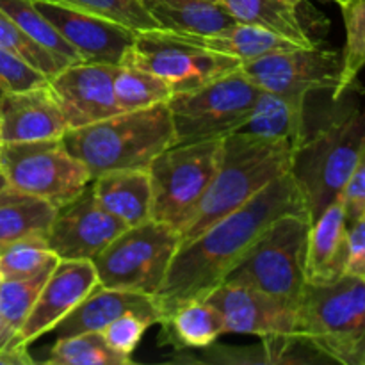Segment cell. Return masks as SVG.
<instances>
[{
	"instance_id": "1",
	"label": "cell",
	"mask_w": 365,
	"mask_h": 365,
	"mask_svg": "<svg viewBox=\"0 0 365 365\" xmlns=\"http://www.w3.org/2000/svg\"><path fill=\"white\" fill-rule=\"evenodd\" d=\"M302 212L309 214L305 198L294 177L287 173L192 241L178 246L166 278L153 296L160 321L180 303L205 299L248 257L274 221L285 214Z\"/></svg>"
},
{
	"instance_id": "2",
	"label": "cell",
	"mask_w": 365,
	"mask_h": 365,
	"mask_svg": "<svg viewBox=\"0 0 365 365\" xmlns=\"http://www.w3.org/2000/svg\"><path fill=\"white\" fill-rule=\"evenodd\" d=\"M294 150L291 141H273L242 132L223 138L220 166L202 202L178 230L180 245L248 203L271 182L291 173Z\"/></svg>"
},
{
	"instance_id": "3",
	"label": "cell",
	"mask_w": 365,
	"mask_h": 365,
	"mask_svg": "<svg viewBox=\"0 0 365 365\" xmlns=\"http://www.w3.org/2000/svg\"><path fill=\"white\" fill-rule=\"evenodd\" d=\"M61 139L95 178L114 170H148L160 152L175 145V132L166 102L70 128Z\"/></svg>"
},
{
	"instance_id": "4",
	"label": "cell",
	"mask_w": 365,
	"mask_h": 365,
	"mask_svg": "<svg viewBox=\"0 0 365 365\" xmlns=\"http://www.w3.org/2000/svg\"><path fill=\"white\" fill-rule=\"evenodd\" d=\"M365 150V110H349L323 125L296 146L291 175L294 177L310 220L341 198Z\"/></svg>"
},
{
	"instance_id": "5",
	"label": "cell",
	"mask_w": 365,
	"mask_h": 365,
	"mask_svg": "<svg viewBox=\"0 0 365 365\" xmlns=\"http://www.w3.org/2000/svg\"><path fill=\"white\" fill-rule=\"evenodd\" d=\"M364 321V278L344 274L331 284H307L296 307V341L349 365Z\"/></svg>"
},
{
	"instance_id": "6",
	"label": "cell",
	"mask_w": 365,
	"mask_h": 365,
	"mask_svg": "<svg viewBox=\"0 0 365 365\" xmlns=\"http://www.w3.org/2000/svg\"><path fill=\"white\" fill-rule=\"evenodd\" d=\"M312 220L307 212L274 221L225 282L248 285L298 307L307 285V241Z\"/></svg>"
},
{
	"instance_id": "7",
	"label": "cell",
	"mask_w": 365,
	"mask_h": 365,
	"mask_svg": "<svg viewBox=\"0 0 365 365\" xmlns=\"http://www.w3.org/2000/svg\"><path fill=\"white\" fill-rule=\"evenodd\" d=\"M223 139L173 145L148 168L153 221L180 230L202 202L221 160Z\"/></svg>"
},
{
	"instance_id": "8",
	"label": "cell",
	"mask_w": 365,
	"mask_h": 365,
	"mask_svg": "<svg viewBox=\"0 0 365 365\" xmlns=\"http://www.w3.org/2000/svg\"><path fill=\"white\" fill-rule=\"evenodd\" d=\"M260 88L241 66L191 91L175 93L170 100L175 145L223 139L235 134L248 118Z\"/></svg>"
},
{
	"instance_id": "9",
	"label": "cell",
	"mask_w": 365,
	"mask_h": 365,
	"mask_svg": "<svg viewBox=\"0 0 365 365\" xmlns=\"http://www.w3.org/2000/svg\"><path fill=\"white\" fill-rule=\"evenodd\" d=\"M180 237L159 221L128 227L91 260L98 284L120 291L155 296L166 278Z\"/></svg>"
},
{
	"instance_id": "10",
	"label": "cell",
	"mask_w": 365,
	"mask_h": 365,
	"mask_svg": "<svg viewBox=\"0 0 365 365\" xmlns=\"http://www.w3.org/2000/svg\"><path fill=\"white\" fill-rule=\"evenodd\" d=\"M0 170L7 184L61 207L93 180L88 168L68 152L63 139L0 143Z\"/></svg>"
},
{
	"instance_id": "11",
	"label": "cell",
	"mask_w": 365,
	"mask_h": 365,
	"mask_svg": "<svg viewBox=\"0 0 365 365\" xmlns=\"http://www.w3.org/2000/svg\"><path fill=\"white\" fill-rule=\"evenodd\" d=\"M166 81L175 93L191 91L241 66V61L202 48L166 29L135 31L123 63Z\"/></svg>"
},
{
	"instance_id": "12",
	"label": "cell",
	"mask_w": 365,
	"mask_h": 365,
	"mask_svg": "<svg viewBox=\"0 0 365 365\" xmlns=\"http://www.w3.org/2000/svg\"><path fill=\"white\" fill-rule=\"evenodd\" d=\"M341 53L324 48L319 43L314 46L278 50L241 63V70L257 88L284 96L299 106H305L310 93L321 89L334 91L341 77Z\"/></svg>"
},
{
	"instance_id": "13",
	"label": "cell",
	"mask_w": 365,
	"mask_h": 365,
	"mask_svg": "<svg viewBox=\"0 0 365 365\" xmlns=\"http://www.w3.org/2000/svg\"><path fill=\"white\" fill-rule=\"evenodd\" d=\"M205 299L220 312L225 334L255 335L274 346L298 342L296 307L284 299L234 282H223Z\"/></svg>"
},
{
	"instance_id": "14",
	"label": "cell",
	"mask_w": 365,
	"mask_h": 365,
	"mask_svg": "<svg viewBox=\"0 0 365 365\" xmlns=\"http://www.w3.org/2000/svg\"><path fill=\"white\" fill-rule=\"evenodd\" d=\"M127 228L100 205L89 182L84 191L57 207L45 239L59 260H93Z\"/></svg>"
},
{
	"instance_id": "15",
	"label": "cell",
	"mask_w": 365,
	"mask_h": 365,
	"mask_svg": "<svg viewBox=\"0 0 365 365\" xmlns=\"http://www.w3.org/2000/svg\"><path fill=\"white\" fill-rule=\"evenodd\" d=\"M32 4L82 61L118 66L134 43L135 31L120 21L53 0H32Z\"/></svg>"
},
{
	"instance_id": "16",
	"label": "cell",
	"mask_w": 365,
	"mask_h": 365,
	"mask_svg": "<svg viewBox=\"0 0 365 365\" xmlns=\"http://www.w3.org/2000/svg\"><path fill=\"white\" fill-rule=\"evenodd\" d=\"M114 64L78 61L48 78L68 130L121 113L114 96Z\"/></svg>"
},
{
	"instance_id": "17",
	"label": "cell",
	"mask_w": 365,
	"mask_h": 365,
	"mask_svg": "<svg viewBox=\"0 0 365 365\" xmlns=\"http://www.w3.org/2000/svg\"><path fill=\"white\" fill-rule=\"evenodd\" d=\"M98 285L91 260H59L41 287L31 314L16 335V346H29L73 312Z\"/></svg>"
},
{
	"instance_id": "18",
	"label": "cell",
	"mask_w": 365,
	"mask_h": 365,
	"mask_svg": "<svg viewBox=\"0 0 365 365\" xmlns=\"http://www.w3.org/2000/svg\"><path fill=\"white\" fill-rule=\"evenodd\" d=\"M64 114L50 86L4 93L0 98V143L63 138Z\"/></svg>"
},
{
	"instance_id": "19",
	"label": "cell",
	"mask_w": 365,
	"mask_h": 365,
	"mask_svg": "<svg viewBox=\"0 0 365 365\" xmlns=\"http://www.w3.org/2000/svg\"><path fill=\"white\" fill-rule=\"evenodd\" d=\"M348 220L337 198L312 221L307 241V284H331L346 274Z\"/></svg>"
},
{
	"instance_id": "20",
	"label": "cell",
	"mask_w": 365,
	"mask_h": 365,
	"mask_svg": "<svg viewBox=\"0 0 365 365\" xmlns=\"http://www.w3.org/2000/svg\"><path fill=\"white\" fill-rule=\"evenodd\" d=\"M127 312H138L152 317L157 324L160 323V314L157 310L153 298L141 292L120 291L96 285L84 302L71 314H68L56 327L57 337L86 334V331H102L116 317Z\"/></svg>"
},
{
	"instance_id": "21",
	"label": "cell",
	"mask_w": 365,
	"mask_h": 365,
	"mask_svg": "<svg viewBox=\"0 0 365 365\" xmlns=\"http://www.w3.org/2000/svg\"><path fill=\"white\" fill-rule=\"evenodd\" d=\"M100 205L127 227L152 220V185L148 170H114L91 180Z\"/></svg>"
},
{
	"instance_id": "22",
	"label": "cell",
	"mask_w": 365,
	"mask_h": 365,
	"mask_svg": "<svg viewBox=\"0 0 365 365\" xmlns=\"http://www.w3.org/2000/svg\"><path fill=\"white\" fill-rule=\"evenodd\" d=\"M160 29L177 34L210 36L235 25L230 13L216 0H141Z\"/></svg>"
},
{
	"instance_id": "23",
	"label": "cell",
	"mask_w": 365,
	"mask_h": 365,
	"mask_svg": "<svg viewBox=\"0 0 365 365\" xmlns=\"http://www.w3.org/2000/svg\"><path fill=\"white\" fill-rule=\"evenodd\" d=\"M237 24L255 25L298 46L317 45L307 31L299 6L305 0H220Z\"/></svg>"
},
{
	"instance_id": "24",
	"label": "cell",
	"mask_w": 365,
	"mask_h": 365,
	"mask_svg": "<svg viewBox=\"0 0 365 365\" xmlns=\"http://www.w3.org/2000/svg\"><path fill=\"white\" fill-rule=\"evenodd\" d=\"M159 324L160 344L173 346L177 351L210 348L225 334L220 312L207 299L180 303Z\"/></svg>"
},
{
	"instance_id": "25",
	"label": "cell",
	"mask_w": 365,
	"mask_h": 365,
	"mask_svg": "<svg viewBox=\"0 0 365 365\" xmlns=\"http://www.w3.org/2000/svg\"><path fill=\"white\" fill-rule=\"evenodd\" d=\"M305 106L260 89L248 118L237 132L273 141H291L298 146L305 139Z\"/></svg>"
},
{
	"instance_id": "26",
	"label": "cell",
	"mask_w": 365,
	"mask_h": 365,
	"mask_svg": "<svg viewBox=\"0 0 365 365\" xmlns=\"http://www.w3.org/2000/svg\"><path fill=\"white\" fill-rule=\"evenodd\" d=\"M56 210L46 200L7 184L0 191V248L31 235H46Z\"/></svg>"
},
{
	"instance_id": "27",
	"label": "cell",
	"mask_w": 365,
	"mask_h": 365,
	"mask_svg": "<svg viewBox=\"0 0 365 365\" xmlns=\"http://www.w3.org/2000/svg\"><path fill=\"white\" fill-rule=\"evenodd\" d=\"M180 36L187 41L202 46V48L235 57L241 63L259 59V57L278 52V50H291L298 46L289 39L282 38V36L266 31V29L245 24H235L227 31L210 36Z\"/></svg>"
},
{
	"instance_id": "28",
	"label": "cell",
	"mask_w": 365,
	"mask_h": 365,
	"mask_svg": "<svg viewBox=\"0 0 365 365\" xmlns=\"http://www.w3.org/2000/svg\"><path fill=\"white\" fill-rule=\"evenodd\" d=\"M114 96L121 113L166 103L173 89L166 81L130 64H118L114 70Z\"/></svg>"
},
{
	"instance_id": "29",
	"label": "cell",
	"mask_w": 365,
	"mask_h": 365,
	"mask_svg": "<svg viewBox=\"0 0 365 365\" xmlns=\"http://www.w3.org/2000/svg\"><path fill=\"white\" fill-rule=\"evenodd\" d=\"M342 20L346 27V45L342 50V66L334 100L337 102L356 84V77L365 66V0H341Z\"/></svg>"
},
{
	"instance_id": "30",
	"label": "cell",
	"mask_w": 365,
	"mask_h": 365,
	"mask_svg": "<svg viewBox=\"0 0 365 365\" xmlns=\"http://www.w3.org/2000/svg\"><path fill=\"white\" fill-rule=\"evenodd\" d=\"M46 362L52 365H132L134 360L114 353L98 331H86L57 337Z\"/></svg>"
},
{
	"instance_id": "31",
	"label": "cell",
	"mask_w": 365,
	"mask_h": 365,
	"mask_svg": "<svg viewBox=\"0 0 365 365\" xmlns=\"http://www.w3.org/2000/svg\"><path fill=\"white\" fill-rule=\"evenodd\" d=\"M59 257L48 248L45 235L18 239L0 248V273L4 280H18L53 269Z\"/></svg>"
},
{
	"instance_id": "32",
	"label": "cell",
	"mask_w": 365,
	"mask_h": 365,
	"mask_svg": "<svg viewBox=\"0 0 365 365\" xmlns=\"http://www.w3.org/2000/svg\"><path fill=\"white\" fill-rule=\"evenodd\" d=\"M52 271L53 269H46L32 277L18 278V280H4L0 285V319L6 330L14 337V342H16L21 324L31 314L41 287Z\"/></svg>"
},
{
	"instance_id": "33",
	"label": "cell",
	"mask_w": 365,
	"mask_h": 365,
	"mask_svg": "<svg viewBox=\"0 0 365 365\" xmlns=\"http://www.w3.org/2000/svg\"><path fill=\"white\" fill-rule=\"evenodd\" d=\"M0 11L6 13L25 34L31 36L46 50L68 57L75 63L82 61L78 53L64 41L63 36L52 27V24L39 13L32 0H0Z\"/></svg>"
},
{
	"instance_id": "34",
	"label": "cell",
	"mask_w": 365,
	"mask_h": 365,
	"mask_svg": "<svg viewBox=\"0 0 365 365\" xmlns=\"http://www.w3.org/2000/svg\"><path fill=\"white\" fill-rule=\"evenodd\" d=\"M0 48L7 50V52L24 59L32 68L41 71L46 78H52L53 75L59 73L68 64L75 63V61L59 56V53L50 52L45 46L36 43L31 36L25 34L2 11H0Z\"/></svg>"
},
{
	"instance_id": "35",
	"label": "cell",
	"mask_w": 365,
	"mask_h": 365,
	"mask_svg": "<svg viewBox=\"0 0 365 365\" xmlns=\"http://www.w3.org/2000/svg\"><path fill=\"white\" fill-rule=\"evenodd\" d=\"M53 2L100 14L109 20L120 21L134 31L159 27L141 0H53Z\"/></svg>"
},
{
	"instance_id": "36",
	"label": "cell",
	"mask_w": 365,
	"mask_h": 365,
	"mask_svg": "<svg viewBox=\"0 0 365 365\" xmlns=\"http://www.w3.org/2000/svg\"><path fill=\"white\" fill-rule=\"evenodd\" d=\"M157 324L152 317H146L138 312H127L123 316L116 317L113 323L107 324L100 335L103 342L125 359H132L134 351L138 349L139 342L143 341L145 334L150 327Z\"/></svg>"
},
{
	"instance_id": "37",
	"label": "cell",
	"mask_w": 365,
	"mask_h": 365,
	"mask_svg": "<svg viewBox=\"0 0 365 365\" xmlns=\"http://www.w3.org/2000/svg\"><path fill=\"white\" fill-rule=\"evenodd\" d=\"M48 84V78L14 53L0 48V89L4 93L25 91Z\"/></svg>"
},
{
	"instance_id": "38",
	"label": "cell",
	"mask_w": 365,
	"mask_h": 365,
	"mask_svg": "<svg viewBox=\"0 0 365 365\" xmlns=\"http://www.w3.org/2000/svg\"><path fill=\"white\" fill-rule=\"evenodd\" d=\"M342 203H344L346 220L353 221L365 214V150L353 170L351 178L342 191Z\"/></svg>"
},
{
	"instance_id": "39",
	"label": "cell",
	"mask_w": 365,
	"mask_h": 365,
	"mask_svg": "<svg viewBox=\"0 0 365 365\" xmlns=\"http://www.w3.org/2000/svg\"><path fill=\"white\" fill-rule=\"evenodd\" d=\"M346 274L365 280V214L348 223Z\"/></svg>"
},
{
	"instance_id": "40",
	"label": "cell",
	"mask_w": 365,
	"mask_h": 365,
	"mask_svg": "<svg viewBox=\"0 0 365 365\" xmlns=\"http://www.w3.org/2000/svg\"><path fill=\"white\" fill-rule=\"evenodd\" d=\"M34 359L29 355L27 346L0 349V365H31Z\"/></svg>"
},
{
	"instance_id": "41",
	"label": "cell",
	"mask_w": 365,
	"mask_h": 365,
	"mask_svg": "<svg viewBox=\"0 0 365 365\" xmlns=\"http://www.w3.org/2000/svg\"><path fill=\"white\" fill-rule=\"evenodd\" d=\"M349 365H365V321H364L362 334H360L355 349H353L351 362H349Z\"/></svg>"
},
{
	"instance_id": "42",
	"label": "cell",
	"mask_w": 365,
	"mask_h": 365,
	"mask_svg": "<svg viewBox=\"0 0 365 365\" xmlns=\"http://www.w3.org/2000/svg\"><path fill=\"white\" fill-rule=\"evenodd\" d=\"M6 348H18V346H14V337L6 330L2 319H0V349Z\"/></svg>"
},
{
	"instance_id": "43",
	"label": "cell",
	"mask_w": 365,
	"mask_h": 365,
	"mask_svg": "<svg viewBox=\"0 0 365 365\" xmlns=\"http://www.w3.org/2000/svg\"><path fill=\"white\" fill-rule=\"evenodd\" d=\"M6 185H7V180H6V177H4L2 170H0V191H2V189L6 187Z\"/></svg>"
},
{
	"instance_id": "44",
	"label": "cell",
	"mask_w": 365,
	"mask_h": 365,
	"mask_svg": "<svg viewBox=\"0 0 365 365\" xmlns=\"http://www.w3.org/2000/svg\"><path fill=\"white\" fill-rule=\"evenodd\" d=\"M327 2H335V4H337V2H341V0H327Z\"/></svg>"
},
{
	"instance_id": "45",
	"label": "cell",
	"mask_w": 365,
	"mask_h": 365,
	"mask_svg": "<svg viewBox=\"0 0 365 365\" xmlns=\"http://www.w3.org/2000/svg\"><path fill=\"white\" fill-rule=\"evenodd\" d=\"M2 282H4V277H2V273H0V285H2Z\"/></svg>"
},
{
	"instance_id": "46",
	"label": "cell",
	"mask_w": 365,
	"mask_h": 365,
	"mask_svg": "<svg viewBox=\"0 0 365 365\" xmlns=\"http://www.w3.org/2000/svg\"><path fill=\"white\" fill-rule=\"evenodd\" d=\"M2 95H4V91H2V89H0V98H2Z\"/></svg>"
},
{
	"instance_id": "47",
	"label": "cell",
	"mask_w": 365,
	"mask_h": 365,
	"mask_svg": "<svg viewBox=\"0 0 365 365\" xmlns=\"http://www.w3.org/2000/svg\"><path fill=\"white\" fill-rule=\"evenodd\" d=\"M216 2H220V0H216Z\"/></svg>"
}]
</instances>
